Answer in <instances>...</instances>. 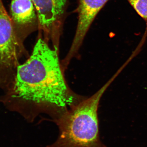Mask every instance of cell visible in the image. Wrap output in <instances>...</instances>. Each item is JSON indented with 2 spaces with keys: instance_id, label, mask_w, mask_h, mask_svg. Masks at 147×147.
<instances>
[{
  "instance_id": "3957f363",
  "label": "cell",
  "mask_w": 147,
  "mask_h": 147,
  "mask_svg": "<svg viewBox=\"0 0 147 147\" xmlns=\"http://www.w3.org/2000/svg\"><path fill=\"white\" fill-rule=\"evenodd\" d=\"M24 40L0 0V86L12 82L20 58L26 53Z\"/></svg>"
},
{
  "instance_id": "7a4b0ae2",
  "label": "cell",
  "mask_w": 147,
  "mask_h": 147,
  "mask_svg": "<svg viewBox=\"0 0 147 147\" xmlns=\"http://www.w3.org/2000/svg\"><path fill=\"white\" fill-rule=\"evenodd\" d=\"M118 75L116 73L95 93L71 106L55 121L59 137L46 147H106L100 140L98 110L102 95Z\"/></svg>"
},
{
  "instance_id": "8992f818",
  "label": "cell",
  "mask_w": 147,
  "mask_h": 147,
  "mask_svg": "<svg viewBox=\"0 0 147 147\" xmlns=\"http://www.w3.org/2000/svg\"><path fill=\"white\" fill-rule=\"evenodd\" d=\"M10 11L14 27L24 41L29 34L39 29L38 17L32 0H12Z\"/></svg>"
},
{
  "instance_id": "277c9868",
  "label": "cell",
  "mask_w": 147,
  "mask_h": 147,
  "mask_svg": "<svg viewBox=\"0 0 147 147\" xmlns=\"http://www.w3.org/2000/svg\"><path fill=\"white\" fill-rule=\"evenodd\" d=\"M42 39L59 52L60 37L71 0H32Z\"/></svg>"
},
{
  "instance_id": "6da1fadb",
  "label": "cell",
  "mask_w": 147,
  "mask_h": 147,
  "mask_svg": "<svg viewBox=\"0 0 147 147\" xmlns=\"http://www.w3.org/2000/svg\"><path fill=\"white\" fill-rule=\"evenodd\" d=\"M59 53L39 38L30 57L16 68L9 88V100L30 122L40 113L49 115L55 122L84 99L67 84Z\"/></svg>"
},
{
  "instance_id": "52a82bcc",
  "label": "cell",
  "mask_w": 147,
  "mask_h": 147,
  "mask_svg": "<svg viewBox=\"0 0 147 147\" xmlns=\"http://www.w3.org/2000/svg\"><path fill=\"white\" fill-rule=\"evenodd\" d=\"M138 14L147 23V0H127Z\"/></svg>"
},
{
  "instance_id": "5b68a950",
  "label": "cell",
  "mask_w": 147,
  "mask_h": 147,
  "mask_svg": "<svg viewBox=\"0 0 147 147\" xmlns=\"http://www.w3.org/2000/svg\"><path fill=\"white\" fill-rule=\"evenodd\" d=\"M109 0H78V22L75 35L69 52L61 62L67 68L71 60L79 55L80 48L93 21Z\"/></svg>"
}]
</instances>
